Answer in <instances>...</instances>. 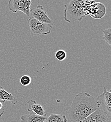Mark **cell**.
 Returning a JSON list of instances; mask_svg holds the SVG:
<instances>
[{
    "mask_svg": "<svg viewBox=\"0 0 111 122\" xmlns=\"http://www.w3.org/2000/svg\"><path fill=\"white\" fill-rule=\"evenodd\" d=\"M99 107L96 100L91 94L81 92L74 97L68 114L71 122H82Z\"/></svg>",
    "mask_w": 111,
    "mask_h": 122,
    "instance_id": "1",
    "label": "cell"
},
{
    "mask_svg": "<svg viewBox=\"0 0 111 122\" xmlns=\"http://www.w3.org/2000/svg\"><path fill=\"white\" fill-rule=\"evenodd\" d=\"M95 1L72 0L67 5H65L64 10V20L69 23L79 20L81 21L86 16L88 15V10L89 7Z\"/></svg>",
    "mask_w": 111,
    "mask_h": 122,
    "instance_id": "2",
    "label": "cell"
},
{
    "mask_svg": "<svg viewBox=\"0 0 111 122\" xmlns=\"http://www.w3.org/2000/svg\"><path fill=\"white\" fill-rule=\"evenodd\" d=\"M30 32L33 35H47L51 33L53 25L40 22L32 17L28 21Z\"/></svg>",
    "mask_w": 111,
    "mask_h": 122,
    "instance_id": "3",
    "label": "cell"
},
{
    "mask_svg": "<svg viewBox=\"0 0 111 122\" xmlns=\"http://www.w3.org/2000/svg\"><path fill=\"white\" fill-rule=\"evenodd\" d=\"M32 1L30 0H10L8 1L9 10L14 13L20 11L26 15H30Z\"/></svg>",
    "mask_w": 111,
    "mask_h": 122,
    "instance_id": "4",
    "label": "cell"
},
{
    "mask_svg": "<svg viewBox=\"0 0 111 122\" xmlns=\"http://www.w3.org/2000/svg\"><path fill=\"white\" fill-rule=\"evenodd\" d=\"M30 14L35 19L42 23L54 25L53 21L49 18L46 11L44 10L43 7L41 5H38L30 10Z\"/></svg>",
    "mask_w": 111,
    "mask_h": 122,
    "instance_id": "5",
    "label": "cell"
},
{
    "mask_svg": "<svg viewBox=\"0 0 111 122\" xmlns=\"http://www.w3.org/2000/svg\"><path fill=\"white\" fill-rule=\"evenodd\" d=\"M82 122H111V114L98 108Z\"/></svg>",
    "mask_w": 111,
    "mask_h": 122,
    "instance_id": "6",
    "label": "cell"
},
{
    "mask_svg": "<svg viewBox=\"0 0 111 122\" xmlns=\"http://www.w3.org/2000/svg\"><path fill=\"white\" fill-rule=\"evenodd\" d=\"M99 106V108H102L104 111L111 114V90L107 91L106 87L103 88V92L99 95L95 100Z\"/></svg>",
    "mask_w": 111,
    "mask_h": 122,
    "instance_id": "7",
    "label": "cell"
},
{
    "mask_svg": "<svg viewBox=\"0 0 111 122\" xmlns=\"http://www.w3.org/2000/svg\"><path fill=\"white\" fill-rule=\"evenodd\" d=\"M106 8L105 6L100 2L93 3L89 8L88 14L92 17L99 19L103 18L106 14Z\"/></svg>",
    "mask_w": 111,
    "mask_h": 122,
    "instance_id": "8",
    "label": "cell"
},
{
    "mask_svg": "<svg viewBox=\"0 0 111 122\" xmlns=\"http://www.w3.org/2000/svg\"><path fill=\"white\" fill-rule=\"evenodd\" d=\"M28 104V111L32 112L36 115L46 117L47 114L43 107L40 104L37 103L35 100H29L27 101Z\"/></svg>",
    "mask_w": 111,
    "mask_h": 122,
    "instance_id": "9",
    "label": "cell"
},
{
    "mask_svg": "<svg viewBox=\"0 0 111 122\" xmlns=\"http://www.w3.org/2000/svg\"><path fill=\"white\" fill-rule=\"evenodd\" d=\"M6 101L11 102L13 105H15L18 102L17 99L13 95L6 91L0 86V102L4 103Z\"/></svg>",
    "mask_w": 111,
    "mask_h": 122,
    "instance_id": "10",
    "label": "cell"
},
{
    "mask_svg": "<svg viewBox=\"0 0 111 122\" xmlns=\"http://www.w3.org/2000/svg\"><path fill=\"white\" fill-rule=\"evenodd\" d=\"M47 117L39 116L30 112L29 114L21 116L20 117V122H44Z\"/></svg>",
    "mask_w": 111,
    "mask_h": 122,
    "instance_id": "11",
    "label": "cell"
},
{
    "mask_svg": "<svg viewBox=\"0 0 111 122\" xmlns=\"http://www.w3.org/2000/svg\"><path fill=\"white\" fill-rule=\"evenodd\" d=\"M44 122H68V119L64 115L51 114Z\"/></svg>",
    "mask_w": 111,
    "mask_h": 122,
    "instance_id": "12",
    "label": "cell"
},
{
    "mask_svg": "<svg viewBox=\"0 0 111 122\" xmlns=\"http://www.w3.org/2000/svg\"><path fill=\"white\" fill-rule=\"evenodd\" d=\"M104 35L103 39L109 46H111V29L109 27L107 29L102 30Z\"/></svg>",
    "mask_w": 111,
    "mask_h": 122,
    "instance_id": "13",
    "label": "cell"
},
{
    "mask_svg": "<svg viewBox=\"0 0 111 122\" xmlns=\"http://www.w3.org/2000/svg\"><path fill=\"white\" fill-rule=\"evenodd\" d=\"M19 82L22 86H27L31 84L32 82V78L31 76L27 75H25L20 78Z\"/></svg>",
    "mask_w": 111,
    "mask_h": 122,
    "instance_id": "14",
    "label": "cell"
},
{
    "mask_svg": "<svg viewBox=\"0 0 111 122\" xmlns=\"http://www.w3.org/2000/svg\"><path fill=\"white\" fill-rule=\"evenodd\" d=\"M56 58L60 61H63L67 57V53L66 52L62 49L58 50L55 54Z\"/></svg>",
    "mask_w": 111,
    "mask_h": 122,
    "instance_id": "15",
    "label": "cell"
},
{
    "mask_svg": "<svg viewBox=\"0 0 111 122\" xmlns=\"http://www.w3.org/2000/svg\"><path fill=\"white\" fill-rule=\"evenodd\" d=\"M3 102H0V117L3 115L4 112V107Z\"/></svg>",
    "mask_w": 111,
    "mask_h": 122,
    "instance_id": "16",
    "label": "cell"
}]
</instances>
